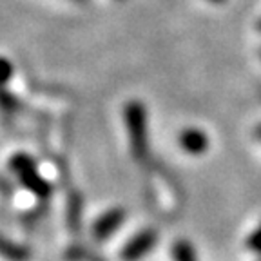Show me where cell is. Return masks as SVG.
<instances>
[{"instance_id": "obj_1", "label": "cell", "mask_w": 261, "mask_h": 261, "mask_svg": "<svg viewBox=\"0 0 261 261\" xmlns=\"http://www.w3.org/2000/svg\"><path fill=\"white\" fill-rule=\"evenodd\" d=\"M123 122L129 136L130 152L136 162L149 156V118L147 109L140 100H129L123 107Z\"/></svg>"}, {"instance_id": "obj_2", "label": "cell", "mask_w": 261, "mask_h": 261, "mask_svg": "<svg viewBox=\"0 0 261 261\" xmlns=\"http://www.w3.org/2000/svg\"><path fill=\"white\" fill-rule=\"evenodd\" d=\"M9 167L16 174L18 181L24 185V189H28L31 194H35L37 198H47L51 194V184L38 172L37 163L29 154L18 152L11 158Z\"/></svg>"}, {"instance_id": "obj_3", "label": "cell", "mask_w": 261, "mask_h": 261, "mask_svg": "<svg viewBox=\"0 0 261 261\" xmlns=\"http://www.w3.org/2000/svg\"><path fill=\"white\" fill-rule=\"evenodd\" d=\"M156 243H158V232L154 228H143L123 245L120 257L123 261H140L154 249Z\"/></svg>"}, {"instance_id": "obj_4", "label": "cell", "mask_w": 261, "mask_h": 261, "mask_svg": "<svg viewBox=\"0 0 261 261\" xmlns=\"http://www.w3.org/2000/svg\"><path fill=\"white\" fill-rule=\"evenodd\" d=\"M127 218L125 208L122 207H114L109 208L107 212H103L102 216L98 218L93 225V236L96 241H106L113 236L116 230L123 225Z\"/></svg>"}, {"instance_id": "obj_5", "label": "cell", "mask_w": 261, "mask_h": 261, "mask_svg": "<svg viewBox=\"0 0 261 261\" xmlns=\"http://www.w3.org/2000/svg\"><path fill=\"white\" fill-rule=\"evenodd\" d=\"M178 143L181 147V151L192 156H200L207 152L208 145H211L207 133L198 129V127H187V129L181 130L178 136Z\"/></svg>"}, {"instance_id": "obj_6", "label": "cell", "mask_w": 261, "mask_h": 261, "mask_svg": "<svg viewBox=\"0 0 261 261\" xmlns=\"http://www.w3.org/2000/svg\"><path fill=\"white\" fill-rule=\"evenodd\" d=\"M0 256L8 261H28L29 250L0 234Z\"/></svg>"}, {"instance_id": "obj_7", "label": "cell", "mask_w": 261, "mask_h": 261, "mask_svg": "<svg viewBox=\"0 0 261 261\" xmlns=\"http://www.w3.org/2000/svg\"><path fill=\"white\" fill-rule=\"evenodd\" d=\"M172 257L174 261H198L194 247L187 240H178L172 245Z\"/></svg>"}, {"instance_id": "obj_8", "label": "cell", "mask_w": 261, "mask_h": 261, "mask_svg": "<svg viewBox=\"0 0 261 261\" xmlns=\"http://www.w3.org/2000/svg\"><path fill=\"white\" fill-rule=\"evenodd\" d=\"M82 212V203L78 198H69L67 201V223H69L71 230L78 232V228H80V214Z\"/></svg>"}, {"instance_id": "obj_9", "label": "cell", "mask_w": 261, "mask_h": 261, "mask_svg": "<svg viewBox=\"0 0 261 261\" xmlns=\"http://www.w3.org/2000/svg\"><path fill=\"white\" fill-rule=\"evenodd\" d=\"M245 245H247V249H249L250 252L259 254V256H261V223L254 228L252 232H250V236L247 238Z\"/></svg>"}, {"instance_id": "obj_10", "label": "cell", "mask_w": 261, "mask_h": 261, "mask_svg": "<svg viewBox=\"0 0 261 261\" xmlns=\"http://www.w3.org/2000/svg\"><path fill=\"white\" fill-rule=\"evenodd\" d=\"M67 257H69V259H73V261H106L103 257L96 256V254L87 252V250L80 249V247H73Z\"/></svg>"}, {"instance_id": "obj_11", "label": "cell", "mask_w": 261, "mask_h": 261, "mask_svg": "<svg viewBox=\"0 0 261 261\" xmlns=\"http://www.w3.org/2000/svg\"><path fill=\"white\" fill-rule=\"evenodd\" d=\"M13 76V64L6 57H0V87H4Z\"/></svg>"}, {"instance_id": "obj_12", "label": "cell", "mask_w": 261, "mask_h": 261, "mask_svg": "<svg viewBox=\"0 0 261 261\" xmlns=\"http://www.w3.org/2000/svg\"><path fill=\"white\" fill-rule=\"evenodd\" d=\"M0 106L4 107L6 111H13V109H16V107H18V100H16L11 93H8V91H2V87H0Z\"/></svg>"}, {"instance_id": "obj_13", "label": "cell", "mask_w": 261, "mask_h": 261, "mask_svg": "<svg viewBox=\"0 0 261 261\" xmlns=\"http://www.w3.org/2000/svg\"><path fill=\"white\" fill-rule=\"evenodd\" d=\"M254 138L259 140V142H261V123L256 127V129H254Z\"/></svg>"}, {"instance_id": "obj_14", "label": "cell", "mask_w": 261, "mask_h": 261, "mask_svg": "<svg viewBox=\"0 0 261 261\" xmlns=\"http://www.w3.org/2000/svg\"><path fill=\"white\" fill-rule=\"evenodd\" d=\"M207 2H211V4H225V2H227V0H207Z\"/></svg>"}, {"instance_id": "obj_15", "label": "cell", "mask_w": 261, "mask_h": 261, "mask_svg": "<svg viewBox=\"0 0 261 261\" xmlns=\"http://www.w3.org/2000/svg\"><path fill=\"white\" fill-rule=\"evenodd\" d=\"M74 2H86V0H74Z\"/></svg>"}, {"instance_id": "obj_16", "label": "cell", "mask_w": 261, "mask_h": 261, "mask_svg": "<svg viewBox=\"0 0 261 261\" xmlns=\"http://www.w3.org/2000/svg\"><path fill=\"white\" fill-rule=\"evenodd\" d=\"M259 261H261V259H259Z\"/></svg>"}]
</instances>
